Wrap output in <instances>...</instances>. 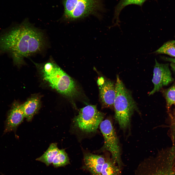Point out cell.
Listing matches in <instances>:
<instances>
[{
	"mask_svg": "<svg viewBox=\"0 0 175 175\" xmlns=\"http://www.w3.org/2000/svg\"><path fill=\"white\" fill-rule=\"evenodd\" d=\"M170 118L169 123V133L172 142V146L175 149V115H169Z\"/></svg>",
	"mask_w": 175,
	"mask_h": 175,
	"instance_id": "obj_19",
	"label": "cell"
},
{
	"mask_svg": "<svg viewBox=\"0 0 175 175\" xmlns=\"http://www.w3.org/2000/svg\"><path fill=\"white\" fill-rule=\"evenodd\" d=\"M165 95L166 103V107L169 112L172 105L175 104V85L168 89L165 92Z\"/></svg>",
	"mask_w": 175,
	"mask_h": 175,
	"instance_id": "obj_18",
	"label": "cell"
},
{
	"mask_svg": "<svg viewBox=\"0 0 175 175\" xmlns=\"http://www.w3.org/2000/svg\"><path fill=\"white\" fill-rule=\"evenodd\" d=\"M155 61L152 80L154 88L149 93V95L159 91L162 87L167 85L173 80L168 65L159 63L156 59Z\"/></svg>",
	"mask_w": 175,
	"mask_h": 175,
	"instance_id": "obj_7",
	"label": "cell"
},
{
	"mask_svg": "<svg viewBox=\"0 0 175 175\" xmlns=\"http://www.w3.org/2000/svg\"><path fill=\"white\" fill-rule=\"evenodd\" d=\"M146 0H121L116 8L113 22L118 25L120 22L119 19L120 13L122 9L125 6L130 4H134L141 6Z\"/></svg>",
	"mask_w": 175,
	"mask_h": 175,
	"instance_id": "obj_14",
	"label": "cell"
},
{
	"mask_svg": "<svg viewBox=\"0 0 175 175\" xmlns=\"http://www.w3.org/2000/svg\"><path fill=\"white\" fill-rule=\"evenodd\" d=\"M59 150L56 143H52L44 153L36 160L44 163L48 166L52 163Z\"/></svg>",
	"mask_w": 175,
	"mask_h": 175,
	"instance_id": "obj_12",
	"label": "cell"
},
{
	"mask_svg": "<svg viewBox=\"0 0 175 175\" xmlns=\"http://www.w3.org/2000/svg\"><path fill=\"white\" fill-rule=\"evenodd\" d=\"M173 175H175V171Z\"/></svg>",
	"mask_w": 175,
	"mask_h": 175,
	"instance_id": "obj_23",
	"label": "cell"
},
{
	"mask_svg": "<svg viewBox=\"0 0 175 175\" xmlns=\"http://www.w3.org/2000/svg\"><path fill=\"white\" fill-rule=\"evenodd\" d=\"M161 58L164 60L169 61L175 64V58L162 57Z\"/></svg>",
	"mask_w": 175,
	"mask_h": 175,
	"instance_id": "obj_20",
	"label": "cell"
},
{
	"mask_svg": "<svg viewBox=\"0 0 175 175\" xmlns=\"http://www.w3.org/2000/svg\"><path fill=\"white\" fill-rule=\"evenodd\" d=\"M99 127L104 140L103 145L99 151L109 152L114 162L120 166L121 163V148L118 138L111 121L109 119L103 120Z\"/></svg>",
	"mask_w": 175,
	"mask_h": 175,
	"instance_id": "obj_6",
	"label": "cell"
},
{
	"mask_svg": "<svg viewBox=\"0 0 175 175\" xmlns=\"http://www.w3.org/2000/svg\"><path fill=\"white\" fill-rule=\"evenodd\" d=\"M170 66L172 69L175 72V64L172 63L171 64Z\"/></svg>",
	"mask_w": 175,
	"mask_h": 175,
	"instance_id": "obj_21",
	"label": "cell"
},
{
	"mask_svg": "<svg viewBox=\"0 0 175 175\" xmlns=\"http://www.w3.org/2000/svg\"><path fill=\"white\" fill-rule=\"evenodd\" d=\"M22 105L25 117L27 121H30L40 109V99L37 96H34L28 99Z\"/></svg>",
	"mask_w": 175,
	"mask_h": 175,
	"instance_id": "obj_11",
	"label": "cell"
},
{
	"mask_svg": "<svg viewBox=\"0 0 175 175\" xmlns=\"http://www.w3.org/2000/svg\"><path fill=\"white\" fill-rule=\"evenodd\" d=\"M105 115L98 110L96 105H87L81 108L78 115L72 119L71 130L81 137L92 135L97 131Z\"/></svg>",
	"mask_w": 175,
	"mask_h": 175,
	"instance_id": "obj_4",
	"label": "cell"
},
{
	"mask_svg": "<svg viewBox=\"0 0 175 175\" xmlns=\"http://www.w3.org/2000/svg\"><path fill=\"white\" fill-rule=\"evenodd\" d=\"M154 170L150 175H173L175 171L173 165L167 161L156 164Z\"/></svg>",
	"mask_w": 175,
	"mask_h": 175,
	"instance_id": "obj_13",
	"label": "cell"
},
{
	"mask_svg": "<svg viewBox=\"0 0 175 175\" xmlns=\"http://www.w3.org/2000/svg\"><path fill=\"white\" fill-rule=\"evenodd\" d=\"M63 18L73 21L96 15L101 8V0H63Z\"/></svg>",
	"mask_w": 175,
	"mask_h": 175,
	"instance_id": "obj_5",
	"label": "cell"
},
{
	"mask_svg": "<svg viewBox=\"0 0 175 175\" xmlns=\"http://www.w3.org/2000/svg\"><path fill=\"white\" fill-rule=\"evenodd\" d=\"M115 86L116 93L114 105L115 119L120 128L124 131L130 127L131 118L134 112H139V111L130 92L118 75Z\"/></svg>",
	"mask_w": 175,
	"mask_h": 175,
	"instance_id": "obj_3",
	"label": "cell"
},
{
	"mask_svg": "<svg viewBox=\"0 0 175 175\" xmlns=\"http://www.w3.org/2000/svg\"><path fill=\"white\" fill-rule=\"evenodd\" d=\"M70 163L69 158L64 149H59L52 163L55 168L64 166Z\"/></svg>",
	"mask_w": 175,
	"mask_h": 175,
	"instance_id": "obj_16",
	"label": "cell"
},
{
	"mask_svg": "<svg viewBox=\"0 0 175 175\" xmlns=\"http://www.w3.org/2000/svg\"><path fill=\"white\" fill-rule=\"evenodd\" d=\"M175 108L174 109V113L173 114H172L173 115H175Z\"/></svg>",
	"mask_w": 175,
	"mask_h": 175,
	"instance_id": "obj_22",
	"label": "cell"
},
{
	"mask_svg": "<svg viewBox=\"0 0 175 175\" xmlns=\"http://www.w3.org/2000/svg\"><path fill=\"white\" fill-rule=\"evenodd\" d=\"M40 66L44 79L52 88L70 98L79 95V89L74 80L54 62L50 61Z\"/></svg>",
	"mask_w": 175,
	"mask_h": 175,
	"instance_id": "obj_2",
	"label": "cell"
},
{
	"mask_svg": "<svg viewBox=\"0 0 175 175\" xmlns=\"http://www.w3.org/2000/svg\"><path fill=\"white\" fill-rule=\"evenodd\" d=\"M85 166L92 175H101L103 166L106 158L103 156L86 152L84 154Z\"/></svg>",
	"mask_w": 175,
	"mask_h": 175,
	"instance_id": "obj_10",
	"label": "cell"
},
{
	"mask_svg": "<svg viewBox=\"0 0 175 175\" xmlns=\"http://www.w3.org/2000/svg\"><path fill=\"white\" fill-rule=\"evenodd\" d=\"M112 159L106 158L102 168L101 175H118L119 173V167L116 166Z\"/></svg>",
	"mask_w": 175,
	"mask_h": 175,
	"instance_id": "obj_15",
	"label": "cell"
},
{
	"mask_svg": "<svg viewBox=\"0 0 175 175\" xmlns=\"http://www.w3.org/2000/svg\"><path fill=\"white\" fill-rule=\"evenodd\" d=\"M25 117L22 105L17 102H14L8 114L6 121L5 132L15 130Z\"/></svg>",
	"mask_w": 175,
	"mask_h": 175,
	"instance_id": "obj_8",
	"label": "cell"
},
{
	"mask_svg": "<svg viewBox=\"0 0 175 175\" xmlns=\"http://www.w3.org/2000/svg\"><path fill=\"white\" fill-rule=\"evenodd\" d=\"M43 32L26 19L20 25L0 38V47L11 53L14 63L20 66L24 59L40 52L46 41Z\"/></svg>",
	"mask_w": 175,
	"mask_h": 175,
	"instance_id": "obj_1",
	"label": "cell"
},
{
	"mask_svg": "<svg viewBox=\"0 0 175 175\" xmlns=\"http://www.w3.org/2000/svg\"><path fill=\"white\" fill-rule=\"evenodd\" d=\"M164 54L175 57V41H168L152 53Z\"/></svg>",
	"mask_w": 175,
	"mask_h": 175,
	"instance_id": "obj_17",
	"label": "cell"
},
{
	"mask_svg": "<svg viewBox=\"0 0 175 175\" xmlns=\"http://www.w3.org/2000/svg\"><path fill=\"white\" fill-rule=\"evenodd\" d=\"M99 86L100 98L103 107L114 106L116 93L115 84L110 80H104Z\"/></svg>",
	"mask_w": 175,
	"mask_h": 175,
	"instance_id": "obj_9",
	"label": "cell"
}]
</instances>
